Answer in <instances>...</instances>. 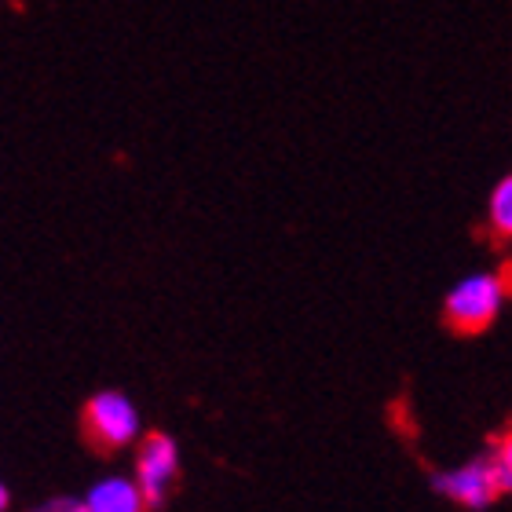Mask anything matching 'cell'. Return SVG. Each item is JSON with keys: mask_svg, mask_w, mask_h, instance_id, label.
<instances>
[{"mask_svg": "<svg viewBox=\"0 0 512 512\" xmlns=\"http://www.w3.org/2000/svg\"><path fill=\"white\" fill-rule=\"evenodd\" d=\"M8 505H11V494H8V487L0 483V512H8Z\"/></svg>", "mask_w": 512, "mask_h": 512, "instance_id": "9", "label": "cell"}, {"mask_svg": "<svg viewBox=\"0 0 512 512\" xmlns=\"http://www.w3.org/2000/svg\"><path fill=\"white\" fill-rule=\"evenodd\" d=\"M85 505L88 512H147V498L139 491L136 480H128V476H103L96 480L92 487L85 491Z\"/></svg>", "mask_w": 512, "mask_h": 512, "instance_id": "5", "label": "cell"}, {"mask_svg": "<svg viewBox=\"0 0 512 512\" xmlns=\"http://www.w3.org/2000/svg\"><path fill=\"white\" fill-rule=\"evenodd\" d=\"M30 512H88L85 498H66V494H59V498H48V502L33 505Z\"/></svg>", "mask_w": 512, "mask_h": 512, "instance_id": "8", "label": "cell"}, {"mask_svg": "<svg viewBox=\"0 0 512 512\" xmlns=\"http://www.w3.org/2000/svg\"><path fill=\"white\" fill-rule=\"evenodd\" d=\"M180 472V447L176 439L165 436V432H154V436L143 439V447L136 454V476L132 480L139 483V491L147 498L150 509H158L169 494L172 480Z\"/></svg>", "mask_w": 512, "mask_h": 512, "instance_id": "4", "label": "cell"}, {"mask_svg": "<svg viewBox=\"0 0 512 512\" xmlns=\"http://www.w3.org/2000/svg\"><path fill=\"white\" fill-rule=\"evenodd\" d=\"M505 297V278L498 275H469L447 293L443 319L454 333H483L494 322Z\"/></svg>", "mask_w": 512, "mask_h": 512, "instance_id": "1", "label": "cell"}, {"mask_svg": "<svg viewBox=\"0 0 512 512\" xmlns=\"http://www.w3.org/2000/svg\"><path fill=\"white\" fill-rule=\"evenodd\" d=\"M491 227L498 238H512V176L498 183L491 194Z\"/></svg>", "mask_w": 512, "mask_h": 512, "instance_id": "6", "label": "cell"}, {"mask_svg": "<svg viewBox=\"0 0 512 512\" xmlns=\"http://www.w3.org/2000/svg\"><path fill=\"white\" fill-rule=\"evenodd\" d=\"M85 428L99 447H128L139 439V410L125 392H96L85 403Z\"/></svg>", "mask_w": 512, "mask_h": 512, "instance_id": "2", "label": "cell"}, {"mask_svg": "<svg viewBox=\"0 0 512 512\" xmlns=\"http://www.w3.org/2000/svg\"><path fill=\"white\" fill-rule=\"evenodd\" d=\"M432 487L436 494L450 498V502L465 505V509L480 512L502 494V483H498V469H494V458H476L461 469L436 472L432 476Z\"/></svg>", "mask_w": 512, "mask_h": 512, "instance_id": "3", "label": "cell"}, {"mask_svg": "<svg viewBox=\"0 0 512 512\" xmlns=\"http://www.w3.org/2000/svg\"><path fill=\"white\" fill-rule=\"evenodd\" d=\"M494 469H498V483H502V494L512 491V428L498 439V447H494Z\"/></svg>", "mask_w": 512, "mask_h": 512, "instance_id": "7", "label": "cell"}]
</instances>
